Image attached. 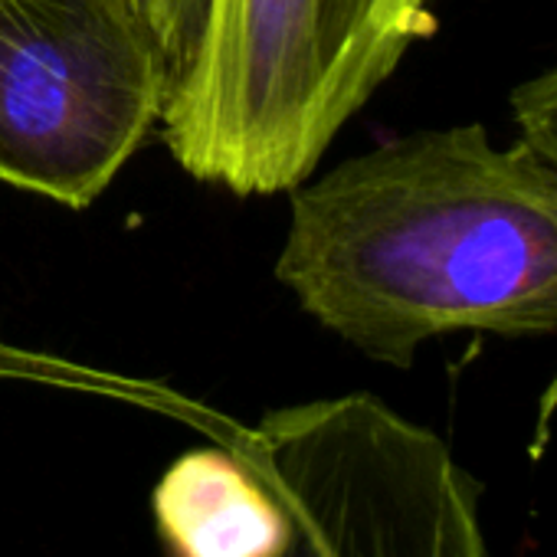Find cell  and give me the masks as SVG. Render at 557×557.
<instances>
[{
  "mask_svg": "<svg viewBox=\"0 0 557 557\" xmlns=\"http://www.w3.org/2000/svg\"><path fill=\"white\" fill-rule=\"evenodd\" d=\"M226 446L289 511L278 557H488L482 485L374 394L278 407Z\"/></svg>",
  "mask_w": 557,
  "mask_h": 557,
  "instance_id": "obj_3",
  "label": "cell"
},
{
  "mask_svg": "<svg viewBox=\"0 0 557 557\" xmlns=\"http://www.w3.org/2000/svg\"><path fill=\"white\" fill-rule=\"evenodd\" d=\"M128 4L158 40L171 70V83H174V76L187 63L200 37L203 17H207V0H128Z\"/></svg>",
  "mask_w": 557,
  "mask_h": 557,
  "instance_id": "obj_6",
  "label": "cell"
},
{
  "mask_svg": "<svg viewBox=\"0 0 557 557\" xmlns=\"http://www.w3.org/2000/svg\"><path fill=\"white\" fill-rule=\"evenodd\" d=\"M511 122L541 158L557 164V63L511 92Z\"/></svg>",
  "mask_w": 557,
  "mask_h": 557,
  "instance_id": "obj_7",
  "label": "cell"
},
{
  "mask_svg": "<svg viewBox=\"0 0 557 557\" xmlns=\"http://www.w3.org/2000/svg\"><path fill=\"white\" fill-rule=\"evenodd\" d=\"M151 508L171 557H278L293 531L278 495L233 446L174 459Z\"/></svg>",
  "mask_w": 557,
  "mask_h": 557,
  "instance_id": "obj_5",
  "label": "cell"
},
{
  "mask_svg": "<svg viewBox=\"0 0 557 557\" xmlns=\"http://www.w3.org/2000/svg\"><path fill=\"white\" fill-rule=\"evenodd\" d=\"M168 92V60L128 0H0V184L89 207Z\"/></svg>",
  "mask_w": 557,
  "mask_h": 557,
  "instance_id": "obj_4",
  "label": "cell"
},
{
  "mask_svg": "<svg viewBox=\"0 0 557 557\" xmlns=\"http://www.w3.org/2000/svg\"><path fill=\"white\" fill-rule=\"evenodd\" d=\"M289 194L275 278L364 358L407 371L453 332L557 335V164L524 138L413 132Z\"/></svg>",
  "mask_w": 557,
  "mask_h": 557,
  "instance_id": "obj_1",
  "label": "cell"
},
{
  "mask_svg": "<svg viewBox=\"0 0 557 557\" xmlns=\"http://www.w3.org/2000/svg\"><path fill=\"white\" fill-rule=\"evenodd\" d=\"M436 30L433 0H207L161 138L203 184L239 197L296 190Z\"/></svg>",
  "mask_w": 557,
  "mask_h": 557,
  "instance_id": "obj_2",
  "label": "cell"
}]
</instances>
